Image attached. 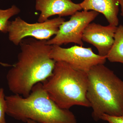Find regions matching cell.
<instances>
[{"mask_svg": "<svg viewBox=\"0 0 123 123\" xmlns=\"http://www.w3.org/2000/svg\"><path fill=\"white\" fill-rule=\"evenodd\" d=\"M18 61L6 76L10 90L14 94L28 97L32 88L52 75L56 61L50 57L52 45L46 40L34 38L23 39Z\"/></svg>", "mask_w": 123, "mask_h": 123, "instance_id": "1", "label": "cell"}, {"mask_svg": "<svg viewBox=\"0 0 123 123\" xmlns=\"http://www.w3.org/2000/svg\"><path fill=\"white\" fill-rule=\"evenodd\" d=\"M6 114L17 120L30 119L41 123H77L69 110L61 108L49 97L42 82L33 86L29 96L14 94L6 96Z\"/></svg>", "mask_w": 123, "mask_h": 123, "instance_id": "2", "label": "cell"}, {"mask_svg": "<svg viewBox=\"0 0 123 123\" xmlns=\"http://www.w3.org/2000/svg\"><path fill=\"white\" fill-rule=\"evenodd\" d=\"M87 73L86 97L95 121L101 119L103 114L123 116V81L104 64L93 66Z\"/></svg>", "mask_w": 123, "mask_h": 123, "instance_id": "3", "label": "cell"}, {"mask_svg": "<svg viewBox=\"0 0 123 123\" xmlns=\"http://www.w3.org/2000/svg\"><path fill=\"white\" fill-rule=\"evenodd\" d=\"M42 83L49 97L61 108L91 107L86 97L87 73L75 69L66 62H56L52 75Z\"/></svg>", "mask_w": 123, "mask_h": 123, "instance_id": "4", "label": "cell"}, {"mask_svg": "<svg viewBox=\"0 0 123 123\" xmlns=\"http://www.w3.org/2000/svg\"><path fill=\"white\" fill-rule=\"evenodd\" d=\"M65 21L64 18L59 17L43 22L31 24L18 17L10 22L9 39L15 45H18L24 38L29 36L40 40H48L56 34L60 26Z\"/></svg>", "mask_w": 123, "mask_h": 123, "instance_id": "5", "label": "cell"}, {"mask_svg": "<svg viewBox=\"0 0 123 123\" xmlns=\"http://www.w3.org/2000/svg\"><path fill=\"white\" fill-rule=\"evenodd\" d=\"M50 56L56 62H66L74 68L86 73L93 66L104 64L107 59L95 54L91 48L76 45L67 48L52 45Z\"/></svg>", "mask_w": 123, "mask_h": 123, "instance_id": "6", "label": "cell"}, {"mask_svg": "<svg viewBox=\"0 0 123 123\" xmlns=\"http://www.w3.org/2000/svg\"><path fill=\"white\" fill-rule=\"evenodd\" d=\"M98 14L99 13L94 11H77L69 21H65L61 25L55 37L47 40V44L60 46L74 43L83 46L84 30Z\"/></svg>", "mask_w": 123, "mask_h": 123, "instance_id": "7", "label": "cell"}, {"mask_svg": "<svg viewBox=\"0 0 123 123\" xmlns=\"http://www.w3.org/2000/svg\"><path fill=\"white\" fill-rule=\"evenodd\" d=\"M117 27L110 25L104 26L94 23H90L84 30L82 41L96 47L99 55L106 57L114 43Z\"/></svg>", "mask_w": 123, "mask_h": 123, "instance_id": "8", "label": "cell"}, {"mask_svg": "<svg viewBox=\"0 0 123 123\" xmlns=\"http://www.w3.org/2000/svg\"><path fill=\"white\" fill-rule=\"evenodd\" d=\"M35 8L41 12L38 20L39 23L54 15L60 17L72 16L82 9L80 4H75L71 0H36Z\"/></svg>", "mask_w": 123, "mask_h": 123, "instance_id": "9", "label": "cell"}, {"mask_svg": "<svg viewBox=\"0 0 123 123\" xmlns=\"http://www.w3.org/2000/svg\"><path fill=\"white\" fill-rule=\"evenodd\" d=\"M80 4L84 11H94L102 14L109 25H118L119 0H84Z\"/></svg>", "mask_w": 123, "mask_h": 123, "instance_id": "10", "label": "cell"}, {"mask_svg": "<svg viewBox=\"0 0 123 123\" xmlns=\"http://www.w3.org/2000/svg\"><path fill=\"white\" fill-rule=\"evenodd\" d=\"M106 59L111 62L123 64V25L117 27L114 37V42Z\"/></svg>", "mask_w": 123, "mask_h": 123, "instance_id": "11", "label": "cell"}, {"mask_svg": "<svg viewBox=\"0 0 123 123\" xmlns=\"http://www.w3.org/2000/svg\"><path fill=\"white\" fill-rule=\"evenodd\" d=\"M20 10L15 5H12L11 8L6 10L0 9V31L3 33L8 32V29L10 22L9 19L14 15L20 13ZM2 66L8 67L12 65L0 62Z\"/></svg>", "mask_w": 123, "mask_h": 123, "instance_id": "12", "label": "cell"}, {"mask_svg": "<svg viewBox=\"0 0 123 123\" xmlns=\"http://www.w3.org/2000/svg\"><path fill=\"white\" fill-rule=\"evenodd\" d=\"M4 91L2 88H0V123H6L5 119L6 105Z\"/></svg>", "mask_w": 123, "mask_h": 123, "instance_id": "13", "label": "cell"}, {"mask_svg": "<svg viewBox=\"0 0 123 123\" xmlns=\"http://www.w3.org/2000/svg\"><path fill=\"white\" fill-rule=\"evenodd\" d=\"M101 119L107 121L110 123H123V115L113 116L103 114L101 116Z\"/></svg>", "mask_w": 123, "mask_h": 123, "instance_id": "14", "label": "cell"}, {"mask_svg": "<svg viewBox=\"0 0 123 123\" xmlns=\"http://www.w3.org/2000/svg\"><path fill=\"white\" fill-rule=\"evenodd\" d=\"M119 3L121 7V15L123 17V0H119Z\"/></svg>", "mask_w": 123, "mask_h": 123, "instance_id": "15", "label": "cell"}, {"mask_svg": "<svg viewBox=\"0 0 123 123\" xmlns=\"http://www.w3.org/2000/svg\"><path fill=\"white\" fill-rule=\"evenodd\" d=\"M26 123H41L34 121V120H32L31 119H30L27 120Z\"/></svg>", "mask_w": 123, "mask_h": 123, "instance_id": "16", "label": "cell"}, {"mask_svg": "<svg viewBox=\"0 0 123 123\" xmlns=\"http://www.w3.org/2000/svg\"></svg>", "mask_w": 123, "mask_h": 123, "instance_id": "17", "label": "cell"}]
</instances>
